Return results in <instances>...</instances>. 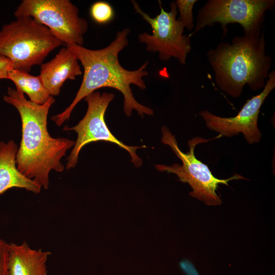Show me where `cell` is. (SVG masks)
Segmentation results:
<instances>
[{
	"instance_id": "ba28073f",
	"label": "cell",
	"mask_w": 275,
	"mask_h": 275,
	"mask_svg": "<svg viewBox=\"0 0 275 275\" xmlns=\"http://www.w3.org/2000/svg\"><path fill=\"white\" fill-rule=\"evenodd\" d=\"M274 5V0H209L199 10L195 30L189 36L215 23H219L224 32L228 24L238 23L244 35L259 36L266 11Z\"/></svg>"
},
{
	"instance_id": "30bf717a",
	"label": "cell",
	"mask_w": 275,
	"mask_h": 275,
	"mask_svg": "<svg viewBox=\"0 0 275 275\" xmlns=\"http://www.w3.org/2000/svg\"><path fill=\"white\" fill-rule=\"evenodd\" d=\"M275 88V71L269 72L265 87L257 95L248 99L237 115L232 117H222L204 110L199 114L206 126L218 133L221 136L232 137L241 133L250 144L258 143L261 133L258 127L261 107L269 93Z\"/></svg>"
},
{
	"instance_id": "4fadbf2b",
	"label": "cell",
	"mask_w": 275,
	"mask_h": 275,
	"mask_svg": "<svg viewBox=\"0 0 275 275\" xmlns=\"http://www.w3.org/2000/svg\"><path fill=\"white\" fill-rule=\"evenodd\" d=\"M18 146L14 141H0V195L12 188H23L35 194L40 192L41 187L24 176L18 170L16 156Z\"/></svg>"
},
{
	"instance_id": "7a4b0ae2",
	"label": "cell",
	"mask_w": 275,
	"mask_h": 275,
	"mask_svg": "<svg viewBox=\"0 0 275 275\" xmlns=\"http://www.w3.org/2000/svg\"><path fill=\"white\" fill-rule=\"evenodd\" d=\"M4 100L14 106L21 120L22 136L16 156L19 171L28 178L48 189L51 170L62 172L61 160L75 142L64 138H52L47 129V116L55 100L51 96L39 104L26 99L24 94L11 87L8 88Z\"/></svg>"
},
{
	"instance_id": "8fae6325",
	"label": "cell",
	"mask_w": 275,
	"mask_h": 275,
	"mask_svg": "<svg viewBox=\"0 0 275 275\" xmlns=\"http://www.w3.org/2000/svg\"><path fill=\"white\" fill-rule=\"evenodd\" d=\"M40 77L51 96L58 95L67 80H75L82 74L78 60L66 47L50 61L41 64Z\"/></svg>"
},
{
	"instance_id": "9a60e30c",
	"label": "cell",
	"mask_w": 275,
	"mask_h": 275,
	"mask_svg": "<svg viewBox=\"0 0 275 275\" xmlns=\"http://www.w3.org/2000/svg\"><path fill=\"white\" fill-rule=\"evenodd\" d=\"M90 13L92 19L100 24L110 22L114 18L115 13L111 4L105 1H98L90 7Z\"/></svg>"
},
{
	"instance_id": "7c38bea8",
	"label": "cell",
	"mask_w": 275,
	"mask_h": 275,
	"mask_svg": "<svg viewBox=\"0 0 275 275\" xmlns=\"http://www.w3.org/2000/svg\"><path fill=\"white\" fill-rule=\"evenodd\" d=\"M51 253L33 249L25 241L9 243V275H47V261Z\"/></svg>"
},
{
	"instance_id": "277c9868",
	"label": "cell",
	"mask_w": 275,
	"mask_h": 275,
	"mask_svg": "<svg viewBox=\"0 0 275 275\" xmlns=\"http://www.w3.org/2000/svg\"><path fill=\"white\" fill-rule=\"evenodd\" d=\"M62 44L48 28L29 16L17 17L0 31V54L11 61L13 69L28 73Z\"/></svg>"
},
{
	"instance_id": "e0dca14e",
	"label": "cell",
	"mask_w": 275,
	"mask_h": 275,
	"mask_svg": "<svg viewBox=\"0 0 275 275\" xmlns=\"http://www.w3.org/2000/svg\"><path fill=\"white\" fill-rule=\"evenodd\" d=\"M9 243L0 238V275H9Z\"/></svg>"
},
{
	"instance_id": "2e32d148",
	"label": "cell",
	"mask_w": 275,
	"mask_h": 275,
	"mask_svg": "<svg viewBox=\"0 0 275 275\" xmlns=\"http://www.w3.org/2000/svg\"><path fill=\"white\" fill-rule=\"evenodd\" d=\"M198 2L197 0H176L175 1L178 12H179V17L184 28L191 31L195 28L193 17V8L194 5Z\"/></svg>"
},
{
	"instance_id": "52a82bcc",
	"label": "cell",
	"mask_w": 275,
	"mask_h": 275,
	"mask_svg": "<svg viewBox=\"0 0 275 275\" xmlns=\"http://www.w3.org/2000/svg\"><path fill=\"white\" fill-rule=\"evenodd\" d=\"M133 8L152 29L151 35L144 32L138 35L140 43L146 45V50L158 52L160 60L168 61L176 59L182 65H185L188 54L191 49L190 37L184 34V27L179 18L175 2L171 3L170 10L166 11L158 1L160 9L158 15L151 17L145 12L138 3L131 1Z\"/></svg>"
},
{
	"instance_id": "5b68a950",
	"label": "cell",
	"mask_w": 275,
	"mask_h": 275,
	"mask_svg": "<svg viewBox=\"0 0 275 275\" xmlns=\"http://www.w3.org/2000/svg\"><path fill=\"white\" fill-rule=\"evenodd\" d=\"M161 134V142L170 147L182 164H156L155 168L160 172L176 175L180 181L187 183L192 188L190 196L203 201L207 205L216 206L222 204V200L216 193L219 184L229 185L228 182L231 180L245 179L237 174L226 179L217 178L206 164L196 158L195 155L196 147L199 144L207 143L216 138L207 140L199 136L194 137L188 141L189 151L184 153L179 148L175 135L167 126L162 127Z\"/></svg>"
},
{
	"instance_id": "8992f818",
	"label": "cell",
	"mask_w": 275,
	"mask_h": 275,
	"mask_svg": "<svg viewBox=\"0 0 275 275\" xmlns=\"http://www.w3.org/2000/svg\"><path fill=\"white\" fill-rule=\"evenodd\" d=\"M14 15L16 18H33L66 45L84 44L88 23L79 16L77 7L69 0H23Z\"/></svg>"
},
{
	"instance_id": "ac0fdd59",
	"label": "cell",
	"mask_w": 275,
	"mask_h": 275,
	"mask_svg": "<svg viewBox=\"0 0 275 275\" xmlns=\"http://www.w3.org/2000/svg\"><path fill=\"white\" fill-rule=\"evenodd\" d=\"M13 69L11 61L0 54V80L8 79L10 71Z\"/></svg>"
},
{
	"instance_id": "d6986e66",
	"label": "cell",
	"mask_w": 275,
	"mask_h": 275,
	"mask_svg": "<svg viewBox=\"0 0 275 275\" xmlns=\"http://www.w3.org/2000/svg\"><path fill=\"white\" fill-rule=\"evenodd\" d=\"M182 267L183 268H184L185 271L187 273V275H198L197 272L193 268L183 265Z\"/></svg>"
},
{
	"instance_id": "3957f363",
	"label": "cell",
	"mask_w": 275,
	"mask_h": 275,
	"mask_svg": "<svg viewBox=\"0 0 275 275\" xmlns=\"http://www.w3.org/2000/svg\"><path fill=\"white\" fill-rule=\"evenodd\" d=\"M206 57L216 85L234 98L241 95L245 85L252 91L263 89L271 66L263 32L257 37L243 35L230 42H221Z\"/></svg>"
},
{
	"instance_id": "9c48e42d",
	"label": "cell",
	"mask_w": 275,
	"mask_h": 275,
	"mask_svg": "<svg viewBox=\"0 0 275 275\" xmlns=\"http://www.w3.org/2000/svg\"><path fill=\"white\" fill-rule=\"evenodd\" d=\"M114 97L115 95L112 93H101L98 91L89 94L84 98L87 103L88 108L83 118L76 125L72 127L65 126L63 128L65 131L73 130L77 134L76 141L67 159V170L75 167L82 147L90 143L98 141L116 144L128 152L131 161L135 167L142 166L143 161L137 155L136 150L146 146H130L124 144L113 135L106 124L104 118L105 112Z\"/></svg>"
},
{
	"instance_id": "6da1fadb",
	"label": "cell",
	"mask_w": 275,
	"mask_h": 275,
	"mask_svg": "<svg viewBox=\"0 0 275 275\" xmlns=\"http://www.w3.org/2000/svg\"><path fill=\"white\" fill-rule=\"evenodd\" d=\"M129 28L117 32L115 38L107 46L99 49H91L76 44L66 47L80 62L84 74L82 81L73 101L63 112L51 117L59 126L68 120L77 103L87 95L102 88H110L119 91L124 98V112L130 117L133 110L142 117L153 115V111L138 102L134 98L131 85L142 90L146 86L144 77L148 74L146 61L134 70L124 68L119 60V53L128 44Z\"/></svg>"
},
{
	"instance_id": "5bb4252c",
	"label": "cell",
	"mask_w": 275,
	"mask_h": 275,
	"mask_svg": "<svg viewBox=\"0 0 275 275\" xmlns=\"http://www.w3.org/2000/svg\"><path fill=\"white\" fill-rule=\"evenodd\" d=\"M8 79L12 81L16 89L26 94L33 102L43 104L51 97L39 75L34 76L28 72L13 69L9 73Z\"/></svg>"
}]
</instances>
